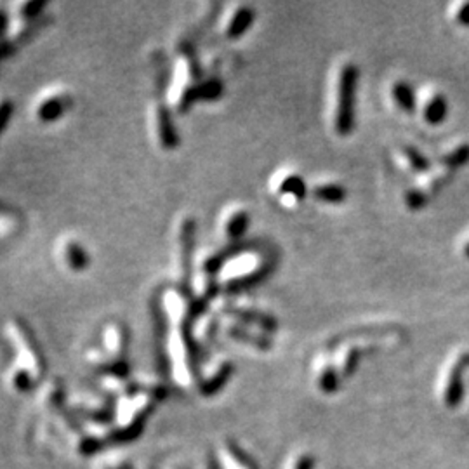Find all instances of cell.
I'll list each match as a JSON object with an SVG mask.
<instances>
[{
	"label": "cell",
	"mask_w": 469,
	"mask_h": 469,
	"mask_svg": "<svg viewBox=\"0 0 469 469\" xmlns=\"http://www.w3.org/2000/svg\"><path fill=\"white\" fill-rule=\"evenodd\" d=\"M193 318L171 322L167 334V353L173 367V375L181 386L198 388V348L191 334Z\"/></svg>",
	"instance_id": "obj_1"
},
{
	"label": "cell",
	"mask_w": 469,
	"mask_h": 469,
	"mask_svg": "<svg viewBox=\"0 0 469 469\" xmlns=\"http://www.w3.org/2000/svg\"><path fill=\"white\" fill-rule=\"evenodd\" d=\"M9 336H11L12 345H14L16 353H18L16 363L28 369L41 381L44 378L45 371H47V363H45V356L35 336L30 332V329L21 320H12L9 323Z\"/></svg>",
	"instance_id": "obj_2"
},
{
	"label": "cell",
	"mask_w": 469,
	"mask_h": 469,
	"mask_svg": "<svg viewBox=\"0 0 469 469\" xmlns=\"http://www.w3.org/2000/svg\"><path fill=\"white\" fill-rule=\"evenodd\" d=\"M193 249H195V221L183 216L176 228V254H174V273L179 280L181 289L190 292L193 279Z\"/></svg>",
	"instance_id": "obj_3"
},
{
	"label": "cell",
	"mask_w": 469,
	"mask_h": 469,
	"mask_svg": "<svg viewBox=\"0 0 469 469\" xmlns=\"http://www.w3.org/2000/svg\"><path fill=\"white\" fill-rule=\"evenodd\" d=\"M358 70L355 65H346L339 75L338 111H336V132L348 136L355 127V101Z\"/></svg>",
	"instance_id": "obj_4"
},
{
	"label": "cell",
	"mask_w": 469,
	"mask_h": 469,
	"mask_svg": "<svg viewBox=\"0 0 469 469\" xmlns=\"http://www.w3.org/2000/svg\"><path fill=\"white\" fill-rule=\"evenodd\" d=\"M72 107V98L65 89L52 87L42 92L33 105V117L41 124H52L65 117L68 108Z\"/></svg>",
	"instance_id": "obj_5"
},
{
	"label": "cell",
	"mask_w": 469,
	"mask_h": 469,
	"mask_svg": "<svg viewBox=\"0 0 469 469\" xmlns=\"http://www.w3.org/2000/svg\"><path fill=\"white\" fill-rule=\"evenodd\" d=\"M173 108H171L167 98L162 101L157 99L151 108V122H153V132L155 141L162 150H174L179 144V134H177L176 127H174L173 120Z\"/></svg>",
	"instance_id": "obj_6"
},
{
	"label": "cell",
	"mask_w": 469,
	"mask_h": 469,
	"mask_svg": "<svg viewBox=\"0 0 469 469\" xmlns=\"http://www.w3.org/2000/svg\"><path fill=\"white\" fill-rule=\"evenodd\" d=\"M468 367L469 355L464 353L448 369L447 379H445L444 389H441V402H444L445 407L454 408L461 404L462 396H464V371Z\"/></svg>",
	"instance_id": "obj_7"
},
{
	"label": "cell",
	"mask_w": 469,
	"mask_h": 469,
	"mask_svg": "<svg viewBox=\"0 0 469 469\" xmlns=\"http://www.w3.org/2000/svg\"><path fill=\"white\" fill-rule=\"evenodd\" d=\"M58 257L61 259L63 266L72 273L85 272L91 264V257L85 247L74 237H65L58 246Z\"/></svg>",
	"instance_id": "obj_8"
},
{
	"label": "cell",
	"mask_w": 469,
	"mask_h": 469,
	"mask_svg": "<svg viewBox=\"0 0 469 469\" xmlns=\"http://www.w3.org/2000/svg\"><path fill=\"white\" fill-rule=\"evenodd\" d=\"M103 345L107 349V355L113 360L127 362V349H129V334L122 323H110L105 329Z\"/></svg>",
	"instance_id": "obj_9"
},
{
	"label": "cell",
	"mask_w": 469,
	"mask_h": 469,
	"mask_svg": "<svg viewBox=\"0 0 469 469\" xmlns=\"http://www.w3.org/2000/svg\"><path fill=\"white\" fill-rule=\"evenodd\" d=\"M233 371H235L233 363L228 362V360L226 362H221L210 374H207L206 378L200 379V382H198V391H200V395L206 396V398L216 396L217 393L230 382Z\"/></svg>",
	"instance_id": "obj_10"
},
{
	"label": "cell",
	"mask_w": 469,
	"mask_h": 469,
	"mask_svg": "<svg viewBox=\"0 0 469 469\" xmlns=\"http://www.w3.org/2000/svg\"><path fill=\"white\" fill-rule=\"evenodd\" d=\"M219 459L224 469H259L257 462L233 441H224Z\"/></svg>",
	"instance_id": "obj_11"
},
{
	"label": "cell",
	"mask_w": 469,
	"mask_h": 469,
	"mask_svg": "<svg viewBox=\"0 0 469 469\" xmlns=\"http://www.w3.org/2000/svg\"><path fill=\"white\" fill-rule=\"evenodd\" d=\"M41 402L45 411L52 412V414H59L61 411H65V386L59 379H51V381L45 382L41 391Z\"/></svg>",
	"instance_id": "obj_12"
},
{
	"label": "cell",
	"mask_w": 469,
	"mask_h": 469,
	"mask_svg": "<svg viewBox=\"0 0 469 469\" xmlns=\"http://www.w3.org/2000/svg\"><path fill=\"white\" fill-rule=\"evenodd\" d=\"M254 19H256V12L247 6H240V8L235 9L231 18L228 19L226 26H224V35L228 39L242 37L243 33L249 30V26L252 25Z\"/></svg>",
	"instance_id": "obj_13"
},
{
	"label": "cell",
	"mask_w": 469,
	"mask_h": 469,
	"mask_svg": "<svg viewBox=\"0 0 469 469\" xmlns=\"http://www.w3.org/2000/svg\"><path fill=\"white\" fill-rule=\"evenodd\" d=\"M250 216L247 210L237 209L233 212L228 214L223 221V233L226 235L230 240H240L249 230Z\"/></svg>",
	"instance_id": "obj_14"
},
{
	"label": "cell",
	"mask_w": 469,
	"mask_h": 469,
	"mask_svg": "<svg viewBox=\"0 0 469 469\" xmlns=\"http://www.w3.org/2000/svg\"><path fill=\"white\" fill-rule=\"evenodd\" d=\"M8 382L14 391L21 393V395H28V393H32L33 389L37 388L39 379L35 378L28 369H25V367L19 365V363H14V367L9 371Z\"/></svg>",
	"instance_id": "obj_15"
},
{
	"label": "cell",
	"mask_w": 469,
	"mask_h": 469,
	"mask_svg": "<svg viewBox=\"0 0 469 469\" xmlns=\"http://www.w3.org/2000/svg\"><path fill=\"white\" fill-rule=\"evenodd\" d=\"M72 444H74L75 452H77L80 457H91V455L98 454L99 450H103L107 441H105L103 435L84 431L82 435H78L75 440H72Z\"/></svg>",
	"instance_id": "obj_16"
},
{
	"label": "cell",
	"mask_w": 469,
	"mask_h": 469,
	"mask_svg": "<svg viewBox=\"0 0 469 469\" xmlns=\"http://www.w3.org/2000/svg\"><path fill=\"white\" fill-rule=\"evenodd\" d=\"M45 8H47V4H44V2H19V4L12 8L11 23L9 25H16V23L25 25V23L35 21L42 9Z\"/></svg>",
	"instance_id": "obj_17"
},
{
	"label": "cell",
	"mask_w": 469,
	"mask_h": 469,
	"mask_svg": "<svg viewBox=\"0 0 469 469\" xmlns=\"http://www.w3.org/2000/svg\"><path fill=\"white\" fill-rule=\"evenodd\" d=\"M448 103L441 94H435L424 107V118L428 124L438 125L447 118Z\"/></svg>",
	"instance_id": "obj_18"
},
{
	"label": "cell",
	"mask_w": 469,
	"mask_h": 469,
	"mask_svg": "<svg viewBox=\"0 0 469 469\" xmlns=\"http://www.w3.org/2000/svg\"><path fill=\"white\" fill-rule=\"evenodd\" d=\"M316 386L325 395H332L338 391L341 386V374H339L338 367L323 365V369H320L318 375H316Z\"/></svg>",
	"instance_id": "obj_19"
},
{
	"label": "cell",
	"mask_w": 469,
	"mask_h": 469,
	"mask_svg": "<svg viewBox=\"0 0 469 469\" xmlns=\"http://www.w3.org/2000/svg\"><path fill=\"white\" fill-rule=\"evenodd\" d=\"M279 191L282 197H290L294 200H297V202H301L306 197V193H308V188H306L303 177L297 176V174H290V176L283 177L279 186Z\"/></svg>",
	"instance_id": "obj_20"
},
{
	"label": "cell",
	"mask_w": 469,
	"mask_h": 469,
	"mask_svg": "<svg viewBox=\"0 0 469 469\" xmlns=\"http://www.w3.org/2000/svg\"><path fill=\"white\" fill-rule=\"evenodd\" d=\"M393 99L396 101L400 108L407 113H412L415 108V94L414 89L407 84V82H396L391 89Z\"/></svg>",
	"instance_id": "obj_21"
},
{
	"label": "cell",
	"mask_w": 469,
	"mask_h": 469,
	"mask_svg": "<svg viewBox=\"0 0 469 469\" xmlns=\"http://www.w3.org/2000/svg\"><path fill=\"white\" fill-rule=\"evenodd\" d=\"M313 197L320 202H327V204H341L345 202L348 193H346L345 186L341 184H320L313 190Z\"/></svg>",
	"instance_id": "obj_22"
},
{
	"label": "cell",
	"mask_w": 469,
	"mask_h": 469,
	"mask_svg": "<svg viewBox=\"0 0 469 469\" xmlns=\"http://www.w3.org/2000/svg\"><path fill=\"white\" fill-rule=\"evenodd\" d=\"M358 360H360L358 349L348 348L342 353L338 363V371L339 374H341V378H348V375H351L353 372H355L356 365H358Z\"/></svg>",
	"instance_id": "obj_23"
},
{
	"label": "cell",
	"mask_w": 469,
	"mask_h": 469,
	"mask_svg": "<svg viewBox=\"0 0 469 469\" xmlns=\"http://www.w3.org/2000/svg\"><path fill=\"white\" fill-rule=\"evenodd\" d=\"M466 162H469V144H462V146H459L457 150L450 151V153L444 157V164L448 165L450 169L462 167Z\"/></svg>",
	"instance_id": "obj_24"
},
{
	"label": "cell",
	"mask_w": 469,
	"mask_h": 469,
	"mask_svg": "<svg viewBox=\"0 0 469 469\" xmlns=\"http://www.w3.org/2000/svg\"><path fill=\"white\" fill-rule=\"evenodd\" d=\"M404 155H405V158H407L408 164H411V167L415 171V173H424V171L429 169L428 158L422 157V155L419 153L415 148H412V146L404 148Z\"/></svg>",
	"instance_id": "obj_25"
},
{
	"label": "cell",
	"mask_w": 469,
	"mask_h": 469,
	"mask_svg": "<svg viewBox=\"0 0 469 469\" xmlns=\"http://www.w3.org/2000/svg\"><path fill=\"white\" fill-rule=\"evenodd\" d=\"M285 469H315V457L309 452H297Z\"/></svg>",
	"instance_id": "obj_26"
},
{
	"label": "cell",
	"mask_w": 469,
	"mask_h": 469,
	"mask_svg": "<svg viewBox=\"0 0 469 469\" xmlns=\"http://www.w3.org/2000/svg\"><path fill=\"white\" fill-rule=\"evenodd\" d=\"M231 338L239 339V341L242 342H249V345H254L256 348L259 349H268L270 348V342L264 341L263 338H256V336H249V334L246 332V330H240V329H231L230 330Z\"/></svg>",
	"instance_id": "obj_27"
},
{
	"label": "cell",
	"mask_w": 469,
	"mask_h": 469,
	"mask_svg": "<svg viewBox=\"0 0 469 469\" xmlns=\"http://www.w3.org/2000/svg\"><path fill=\"white\" fill-rule=\"evenodd\" d=\"M16 221H18V217H16L14 212H11V210L2 209V207H0V237H4V235L14 231L16 230Z\"/></svg>",
	"instance_id": "obj_28"
},
{
	"label": "cell",
	"mask_w": 469,
	"mask_h": 469,
	"mask_svg": "<svg viewBox=\"0 0 469 469\" xmlns=\"http://www.w3.org/2000/svg\"><path fill=\"white\" fill-rule=\"evenodd\" d=\"M426 200H428V197H426L424 191L421 190H411L405 193V202H407V206L414 210L421 209L426 204Z\"/></svg>",
	"instance_id": "obj_29"
},
{
	"label": "cell",
	"mask_w": 469,
	"mask_h": 469,
	"mask_svg": "<svg viewBox=\"0 0 469 469\" xmlns=\"http://www.w3.org/2000/svg\"><path fill=\"white\" fill-rule=\"evenodd\" d=\"M12 115V103L9 99H2L0 101V136L4 134L6 127H8L9 120Z\"/></svg>",
	"instance_id": "obj_30"
},
{
	"label": "cell",
	"mask_w": 469,
	"mask_h": 469,
	"mask_svg": "<svg viewBox=\"0 0 469 469\" xmlns=\"http://www.w3.org/2000/svg\"><path fill=\"white\" fill-rule=\"evenodd\" d=\"M455 19H457L459 25H464V26H469V2L468 4L461 6L457 11V14H455Z\"/></svg>",
	"instance_id": "obj_31"
},
{
	"label": "cell",
	"mask_w": 469,
	"mask_h": 469,
	"mask_svg": "<svg viewBox=\"0 0 469 469\" xmlns=\"http://www.w3.org/2000/svg\"><path fill=\"white\" fill-rule=\"evenodd\" d=\"M99 469H117V468H115V464H103V466H99Z\"/></svg>",
	"instance_id": "obj_32"
},
{
	"label": "cell",
	"mask_w": 469,
	"mask_h": 469,
	"mask_svg": "<svg viewBox=\"0 0 469 469\" xmlns=\"http://www.w3.org/2000/svg\"><path fill=\"white\" fill-rule=\"evenodd\" d=\"M464 254H466V257H468V259H469V243L464 247Z\"/></svg>",
	"instance_id": "obj_33"
},
{
	"label": "cell",
	"mask_w": 469,
	"mask_h": 469,
	"mask_svg": "<svg viewBox=\"0 0 469 469\" xmlns=\"http://www.w3.org/2000/svg\"><path fill=\"white\" fill-rule=\"evenodd\" d=\"M171 469H181V468H171Z\"/></svg>",
	"instance_id": "obj_34"
}]
</instances>
